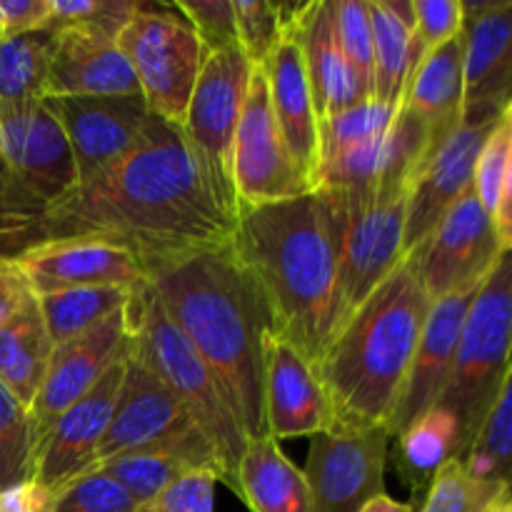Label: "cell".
<instances>
[{
  "label": "cell",
  "instance_id": "45",
  "mask_svg": "<svg viewBox=\"0 0 512 512\" xmlns=\"http://www.w3.org/2000/svg\"><path fill=\"white\" fill-rule=\"evenodd\" d=\"M220 483L213 470H193L175 480L148 512H215V485Z\"/></svg>",
  "mask_w": 512,
  "mask_h": 512
},
{
  "label": "cell",
  "instance_id": "35",
  "mask_svg": "<svg viewBox=\"0 0 512 512\" xmlns=\"http://www.w3.org/2000/svg\"><path fill=\"white\" fill-rule=\"evenodd\" d=\"M463 463L480 480H508L512 470V365Z\"/></svg>",
  "mask_w": 512,
  "mask_h": 512
},
{
  "label": "cell",
  "instance_id": "14",
  "mask_svg": "<svg viewBox=\"0 0 512 512\" xmlns=\"http://www.w3.org/2000/svg\"><path fill=\"white\" fill-rule=\"evenodd\" d=\"M195 435L203 433L195 428L188 410L160 383L158 375L138 355H133V345H130L118 405L88 470L100 468L123 455L138 453V450L183 443Z\"/></svg>",
  "mask_w": 512,
  "mask_h": 512
},
{
  "label": "cell",
  "instance_id": "38",
  "mask_svg": "<svg viewBox=\"0 0 512 512\" xmlns=\"http://www.w3.org/2000/svg\"><path fill=\"white\" fill-rule=\"evenodd\" d=\"M233 10L240 50L253 68H263L288 35L285 5H273L268 0H233Z\"/></svg>",
  "mask_w": 512,
  "mask_h": 512
},
{
  "label": "cell",
  "instance_id": "34",
  "mask_svg": "<svg viewBox=\"0 0 512 512\" xmlns=\"http://www.w3.org/2000/svg\"><path fill=\"white\" fill-rule=\"evenodd\" d=\"M418 512H512L508 480H480L453 458L435 473Z\"/></svg>",
  "mask_w": 512,
  "mask_h": 512
},
{
  "label": "cell",
  "instance_id": "15",
  "mask_svg": "<svg viewBox=\"0 0 512 512\" xmlns=\"http://www.w3.org/2000/svg\"><path fill=\"white\" fill-rule=\"evenodd\" d=\"M130 350V305L113 318L103 320L88 333L55 345L48 370L30 403L33 443L43 438L50 425L78 403L120 358ZM35 453V450H33Z\"/></svg>",
  "mask_w": 512,
  "mask_h": 512
},
{
  "label": "cell",
  "instance_id": "33",
  "mask_svg": "<svg viewBox=\"0 0 512 512\" xmlns=\"http://www.w3.org/2000/svg\"><path fill=\"white\" fill-rule=\"evenodd\" d=\"M135 290L105 285V288H73L40 295L38 305L53 348L88 333L95 325L128 308Z\"/></svg>",
  "mask_w": 512,
  "mask_h": 512
},
{
  "label": "cell",
  "instance_id": "11",
  "mask_svg": "<svg viewBox=\"0 0 512 512\" xmlns=\"http://www.w3.org/2000/svg\"><path fill=\"white\" fill-rule=\"evenodd\" d=\"M390 430L385 425H335L310 438L308 480L313 512H360L385 493Z\"/></svg>",
  "mask_w": 512,
  "mask_h": 512
},
{
  "label": "cell",
  "instance_id": "7",
  "mask_svg": "<svg viewBox=\"0 0 512 512\" xmlns=\"http://www.w3.org/2000/svg\"><path fill=\"white\" fill-rule=\"evenodd\" d=\"M512 365V248L500 255L470 303L455 355L453 378L440 408L460 425L463 455L473 445L485 415ZM460 455V458H463Z\"/></svg>",
  "mask_w": 512,
  "mask_h": 512
},
{
  "label": "cell",
  "instance_id": "23",
  "mask_svg": "<svg viewBox=\"0 0 512 512\" xmlns=\"http://www.w3.org/2000/svg\"><path fill=\"white\" fill-rule=\"evenodd\" d=\"M285 15H288V30L303 50L305 73H308L318 120L370 100L340 48L333 0L305 3L298 8L285 5Z\"/></svg>",
  "mask_w": 512,
  "mask_h": 512
},
{
  "label": "cell",
  "instance_id": "10",
  "mask_svg": "<svg viewBox=\"0 0 512 512\" xmlns=\"http://www.w3.org/2000/svg\"><path fill=\"white\" fill-rule=\"evenodd\" d=\"M118 45L150 113L180 128L208 58L195 30L178 15L145 5L118 35Z\"/></svg>",
  "mask_w": 512,
  "mask_h": 512
},
{
  "label": "cell",
  "instance_id": "19",
  "mask_svg": "<svg viewBox=\"0 0 512 512\" xmlns=\"http://www.w3.org/2000/svg\"><path fill=\"white\" fill-rule=\"evenodd\" d=\"M265 418L275 443L313 438L338 425L315 365L298 348L270 330L265 335Z\"/></svg>",
  "mask_w": 512,
  "mask_h": 512
},
{
  "label": "cell",
  "instance_id": "31",
  "mask_svg": "<svg viewBox=\"0 0 512 512\" xmlns=\"http://www.w3.org/2000/svg\"><path fill=\"white\" fill-rule=\"evenodd\" d=\"M53 340L45 328L38 298H30L0 328V380L5 388L30 408L48 370Z\"/></svg>",
  "mask_w": 512,
  "mask_h": 512
},
{
  "label": "cell",
  "instance_id": "51",
  "mask_svg": "<svg viewBox=\"0 0 512 512\" xmlns=\"http://www.w3.org/2000/svg\"><path fill=\"white\" fill-rule=\"evenodd\" d=\"M3 150H5V138H3V120H0V160H3Z\"/></svg>",
  "mask_w": 512,
  "mask_h": 512
},
{
  "label": "cell",
  "instance_id": "50",
  "mask_svg": "<svg viewBox=\"0 0 512 512\" xmlns=\"http://www.w3.org/2000/svg\"><path fill=\"white\" fill-rule=\"evenodd\" d=\"M360 512H415L413 505L408 503H398V500H393L390 495H378V498L370 500L368 505H365Z\"/></svg>",
  "mask_w": 512,
  "mask_h": 512
},
{
  "label": "cell",
  "instance_id": "41",
  "mask_svg": "<svg viewBox=\"0 0 512 512\" xmlns=\"http://www.w3.org/2000/svg\"><path fill=\"white\" fill-rule=\"evenodd\" d=\"M55 512H145L115 483L110 475L100 470L78 475L58 490Z\"/></svg>",
  "mask_w": 512,
  "mask_h": 512
},
{
  "label": "cell",
  "instance_id": "46",
  "mask_svg": "<svg viewBox=\"0 0 512 512\" xmlns=\"http://www.w3.org/2000/svg\"><path fill=\"white\" fill-rule=\"evenodd\" d=\"M3 38L35 33L50 25V0H0Z\"/></svg>",
  "mask_w": 512,
  "mask_h": 512
},
{
  "label": "cell",
  "instance_id": "28",
  "mask_svg": "<svg viewBox=\"0 0 512 512\" xmlns=\"http://www.w3.org/2000/svg\"><path fill=\"white\" fill-rule=\"evenodd\" d=\"M233 493L250 512H313L303 470L273 438L250 440L240 458Z\"/></svg>",
  "mask_w": 512,
  "mask_h": 512
},
{
  "label": "cell",
  "instance_id": "30",
  "mask_svg": "<svg viewBox=\"0 0 512 512\" xmlns=\"http://www.w3.org/2000/svg\"><path fill=\"white\" fill-rule=\"evenodd\" d=\"M463 455L460 425L445 408L435 405L413 425L395 435V468L413 498L423 500L435 473L448 460Z\"/></svg>",
  "mask_w": 512,
  "mask_h": 512
},
{
  "label": "cell",
  "instance_id": "44",
  "mask_svg": "<svg viewBox=\"0 0 512 512\" xmlns=\"http://www.w3.org/2000/svg\"><path fill=\"white\" fill-rule=\"evenodd\" d=\"M413 5V43L415 58L420 60L430 50L440 48L455 35L463 33V3L460 0H410Z\"/></svg>",
  "mask_w": 512,
  "mask_h": 512
},
{
  "label": "cell",
  "instance_id": "36",
  "mask_svg": "<svg viewBox=\"0 0 512 512\" xmlns=\"http://www.w3.org/2000/svg\"><path fill=\"white\" fill-rule=\"evenodd\" d=\"M395 115H398V108H393V105L365 100L355 108L318 120L320 165L333 160L335 155L345 153V150L355 148V145H363L388 133L390 125L395 123Z\"/></svg>",
  "mask_w": 512,
  "mask_h": 512
},
{
  "label": "cell",
  "instance_id": "13",
  "mask_svg": "<svg viewBox=\"0 0 512 512\" xmlns=\"http://www.w3.org/2000/svg\"><path fill=\"white\" fill-rule=\"evenodd\" d=\"M233 190L240 208L285 203L313 193L285 145L270 108L263 68H253L233 145Z\"/></svg>",
  "mask_w": 512,
  "mask_h": 512
},
{
  "label": "cell",
  "instance_id": "27",
  "mask_svg": "<svg viewBox=\"0 0 512 512\" xmlns=\"http://www.w3.org/2000/svg\"><path fill=\"white\" fill-rule=\"evenodd\" d=\"M95 470L110 475L145 512L175 480L193 473V470H213L223 483L218 455H215L213 445L208 443L205 435H195L183 443L138 450V453L110 460Z\"/></svg>",
  "mask_w": 512,
  "mask_h": 512
},
{
  "label": "cell",
  "instance_id": "16",
  "mask_svg": "<svg viewBox=\"0 0 512 512\" xmlns=\"http://www.w3.org/2000/svg\"><path fill=\"white\" fill-rule=\"evenodd\" d=\"M45 105L58 118L68 138L78 183L103 173L105 168L133 153L148 133L153 118L143 95L45 98Z\"/></svg>",
  "mask_w": 512,
  "mask_h": 512
},
{
  "label": "cell",
  "instance_id": "48",
  "mask_svg": "<svg viewBox=\"0 0 512 512\" xmlns=\"http://www.w3.org/2000/svg\"><path fill=\"white\" fill-rule=\"evenodd\" d=\"M30 298H35V293L30 290L28 280L20 273L18 263L10 258H0V328L28 303Z\"/></svg>",
  "mask_w": 512,
  "mask_h": 512
},
{
  "label": "cell",
  "instance_id": "32",
  "mask_svg": "<svg viewBox=\"0 0 512 512\" xmlns=\"http://www.w3.org/2000/svg\"><path fill=\"white\" fill-rule=\"evenodd\" d=\"M53 45L48 28L0 40V110L43 103Z\"/></svg>",
  "mask_w": 512,
  "mask_h": 512
},
{
  "label": "cell",
  "instance_id": "2",
  "mask_svg": "<svg viewBox=\"0 0 512 512\" xmlns=\"http://www.w3.org/2000/svg\"><path fill=\"white\" fill-rule=\"evenodd\" d=\"M180 333L213 368L248 440H265V335L273 330L253 278L233 250H208L148 275Z\"/></svg>",
  "mask_w": 512,
  "mask_h": 512
},
{
  "label": "cell",
  "instance_id": "47",
  "mask_svg": "<svg viewBox=\"0 0 512 512\" xmlns=\"http://www.w3.org/2000/svg\"><path fill=\"white\" fill-rule=\"evenodd\" d=\"M55 500V490L30 478L0 490V512H55Z\"/></svg>",
  "mask_w": 512,
  "mask_h": 512
},
{
  "label": "cell",
  "instance_id": "18",
  "mask_svg": "<svg viewBox=\"0 0 512 512\" xmlns=\"http://www.w3.org/2000/svg\"><path fill=\"white\" fill-rule=\"evenodd\" d=\"M128 355L130 350L38 440L33 453V480L58 493L90 468L118 405Z\"/></svg>",
  "mask_w": 512,
  "mask_h": 512
},
{
  "label": "cell",
  "instance_id": "43",
  "mask_svg": "<svg viewBox=\"0 0 512 512\" xmlns=\"http://www.w3.org/2000/svg\"><path fill=\"white\" fill-rule=\"evenodd\" d=\"M173 8L195 30L208 55L238 45L233 0H175Z\"/></svg>",
  "mask_w": 512,
  "mask_h": 512
},
{
  "label": "cell",
  "instance_id": "42",
  "mask_svg": "<svg viewBox=\"0 0 512 512\" xmlns=\"http://www.w3.org/2000/svg\"><path fill=\"white\" fill-rule=\"evenodd\" d=\"M510 155H512V108L508 105L505 113L500 115L498 125L493 133L485 140L483 150H480L478 165H475V180L473 188L483 208L488 210L495 218L498 210L500 195H503L505 175L510 168Z\"/></svg>",
  "mask_w": 512,
  "mask_h": 512
},
{
  "label": "cell",
  "instance_id": "1",
  "mask_svg": "<svg viewBox=\"0 0 512 512\" xmlns=\"http://www.w3.org/2000/svg\"><path fill=\"white\" fill-rule=\"evenodd\" d=\"M235 218L210 188L178 125L150 118L133 153L33 213L0 218V258L60 240H108L145 273L233 245Z\"/></svg>",
  "mask_w": 512,
  "mask_h": 512
},
{
  "label": "cell",
  "instance_id": "39",
  "mask_svg": "<svg viewBox=\"0 0 512 512\" xmlns=\"http://www.w3.org/2000/svg\"><path fill=\"white\" fill-rule=\"evenodd\" d=\"M140 8L138 0H50L48 30L80 28L118 40Z\"/></svg>",
  "mask_w": 512,
  "mask_h": 512
},
{
  "label": "cell",
  "instance_id": "17",
  "mask_svg": "<svg viewBox=\"0 0 512 512\" xmlns=\"http://www.w3.org/2000/svg\"><path fill=\"white\" fill-rule=\"evenodd\" d=\"M498 120L500 115L498 118H463V123L415 173L408 190V213H405V258L425 243L435 225L453 208L455 200L473 185L480 150Z\"/></svg>",
  "mask_w": 512,
  "mask_h": 512
},
{
  "label": "cell",
  "instance_id": "49",
  "mask_svg": "<svg viewBox=\"0 0 512 512\" xmlns=\"http://www.w3.org/2000/svg\"><path fill=\"white\" fill-rule=\"evenodd\" d=\"M495 230H498V240L500 245H503V250H510L512 248V155H510L508 175H505L503 195H500L498 210H495Z\"/></svg>",
  "mask_w": 512,
  "mask_h": 512
},
{
  "label": "cell",
  "instance_id": "37",
  "mask_svg": "<svg viewBox=\"0 0 512 512\" xmlns=\"http://www.w3.org/2000/svg\"><path fill=\"white\" fill-rule=\"evenodd\" d=\"M33 450L28 408L0 380V490L33 478Z\"/></svg>",
  "mask_w": 512,
  "mask_h": 512
},
{
  "label": "cell",
  "instance_id": "22",
  "mask_svg": "<svg viewBox=\"0 0 512 512\" xmlns=\"http://www.w3.org/2000/svg\"><path fill=\"white\" fill-rule=\"evenodd\" d=\"M463 18V118H498L512 105V0L463 3Z\"/></svg>",
  "mask_w": 512,
  "mask_h": 512
},
{
  "label": "cell",
  "instance_id": "29",
  "mask_svg": "<svg viewBox=\"0 0 512 512\" xmlns=\"http://www.w3.org/2000/svg\"><path fill=\"white\" fill-rule=\"evenodd\" d=\"M373 28V100L400 108L405 83L418 65L413 43V5L368 0Z\"/></svg>",
  "mask_w": 512,
  "mask_h": 512
},
{
  "label": "cell",
  "instance_id": "4",
  "mask_svg": "<svg viewBox=\"0 0 512 512\" xmlns=\"http://www.w3.org/2000/svg\"><path fill=\"white\" fill-rule=\"evenodd\" d=\"M430 305L405 258L330 338L315 370L340 425H388Z\"/></svg>",
  "mask_w": 512,
  "mask_h": 512
},
{
  "label": "cell",
  "instance_id": "9",
  "mask_svg": "<svg viewBox=\"0 0 512 512\" xmlns=\"http://www.w3.org/2000/svg\"><path fill=\"white\" fill-rule=\"evenodd\" d=\"M250 75L253 63L245 58L240 45L210 53L180 123V133L203 168L210 188L233 218L238 213L233 190V145Z\"/></svg>",
  "mask_w": 512,
  "mask_h": 512
},
{
  "label": "cell",
  "instance_id": "26",
  "mask_svg": "<svg viewBox=\"0 0 512 512\" xmlns=\"http://www.w3.org/2000/svg\"><path fill=\"white\" fill-rule=\"evenodd\" d=\"M400 105L413 110L430 128L438 150L450 133L463 123L465 113V35H455L440 48L430 50L405 83Z\"/></svg>",
  "mask_w": 512,
  "mask_h": 512
},
{
  "label": "cell",
  "instance_id": "8",
  "mask_svg": "<svg viewBox=\"0 0 512 512\" xmlns=\"http://www.w3.org/2000/svg\"><path fill=\"white\" fill-rule=\"evenodd\" d=\"M5 150L0 160V218L33 213L78 183L73 153L58 118L43 103L0 110Z\"/></svg>",
  "mask_w": 512,
  "mask_h": 512
},
{
  "label": "cell",
  "instance_id": "5",
  "mask_svg": "<svg viewBox=\"0 0 512 512\" xmlns=\"http://www.w3.org/2000/svg\"><path fill=\"white\" fill-rule=\"evenodd\" d=\"M130 345L133 355H138L188 410L195 428L218 455L223 483L235 490L240 458L250 443L248 435L240 428L218 375L170 320L148 283L140 285L130 300Z\"/></svg>",
  "mask_w": 512,
  "mask_h": 512
},
{
  "label": "cell",
  "instance_id": "21",
  "mask_svg": "<svg viewBox=\"0 0 512 512\" xmlns=\"http://www.w3.org/2000/svg\"><path fill=\"white\" fill-rule=\"evenodd\" d=\"M35 298L73 288H128L148 283L140 260L108 240H60L15 258Z\"/></svg>",
  "mask_w": 512,
  "mask_h": 512
},
{
  "label": "cell",
  "instance_id": "25",
  "mask_svg": "<svg viewBox=\"0 0 512 512\" xmlns=\"http://www.w3.org/2000/svg\"><path fill=\"white\" fill-rule=\"evenodd\" d=\"M263 73L275 123L283 133L290 155L315 190L320 173L318 115H315L313 93H310L308 73H305L303 50L290 30L263 65Z\"/></svg>",
  "mask_w": 512,
  "mask_h": 512
},
{
  "label": "cell",
  "instance_id": "6",
  "mask_svg": "<svg viewBox=\"0 0 512 512\" xmlns=\"http://www.w3.org/2000/svg\"><path fill=\"white\" fill-rule=\"evenodd\" d=\"M323 198L335 245V333L340 325L403 265L408 190L385 195H340L315 190Z\"/></svg>",
  "mask_w": 512,
  "mask_h": 512
},
{
  "label": "cell",
  "instance_id": "12",
  "mask_svg": "<svg viewBox=\"0 0 512 512\" xmlns=\"http://www.w3.org/2000/svg\"><path fill=\"white\" fill-rule=\"evenodd\" d=\"M503 253L495 218L483 208L470 185L408 260L435 303L448 295L480 288Z\"/></svg>",
  "mask_w": 512,
  "mask_h": 512
},
{
  "label": "cell",
  "instance_id": "52",
  "mask_svg": "<svg viewBox=\"0 0 512 512\" xmlns=\"http://www.w3.org/2000/svg\"><path fill=\"white\" fill-rule=\"evenodd\" d=\"M0 40H3V23H0Z\"/></svg>",
  "mask_w": 512,
  "mask_h": 512
},
{
  "label": "cell",
  "instance_id": "20",
  "mask_svg": "<svg viewBox=\"0 0 512 512\" xmlns=\"http://www.w3.org/2000/svg\"><path fill=\"white\" fill-rule=\"evenodd\" d=\"M478 290L480 288L463 290V293L448 295V298H440L430 305L413 363L405 375L403 390H400L388 425H385L393 438L403 433L408 425H413L420 415L435 408L443 398L445 388L453 378L465 315H468L470 303H473Z\"/></svg>",
  "mask_w": 512,
  "mask_h": 512
},
{
  "label": "cell",
  "instance_id": "40",
  "mask_svg": "<svg viewBox=\"0 0 512 512\" xmlns=\"http://www.w3.org/2000/svg\"><path fill=\"white\" fill-rule=\"evenodd\" d=\"M333 10L345 60L373 100V28L368 0H333Z\"/></svg>",
  "mask_w": 512,
  "mask_h": 512
},
{
  "label": "cell",
  "instance_id": "24",
  "mask_svg": "<svg viewBox=\"0 0 512 512\" xmlns=\"http://www.w3.org/2000/svg\"><path fill=\"white\" fill-rule=\"evenodd\" d=\"M55 45L45 98L140 95L138 78L118 40L80 28L53 30Z\"/></svg>",
  "mask_w": 512,
  "mask_h": 512
},
{
  "label": "cell",
  "instance_id": "3",
  "mask_svg": "<svg viewBox=\"0 0 512 512\" xmlns=\"http://www.w3.org/2000/svg\"><path fill=\"white\" fill-rule=\"evenodd\" d=\"M235 260L253 278L273 333L320 363L335 335V245L318 193L258 208H240Z\"/></svg>",
  "mask_w": 512,
  "mask_h": 512
}]
</instances>
